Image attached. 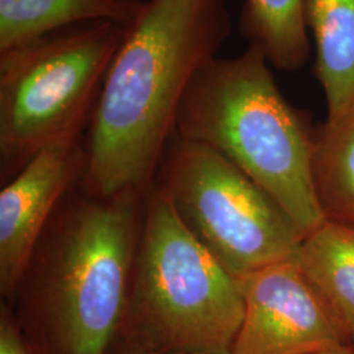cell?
<instances>
[{"mask_svg": "<svg viewBox=\"0 0 354 354\" xmlns=\"http://www.w3.org/2000/svg\"><path fill=\"white\" fill-rule=\"evenodd\" d=\"M230 33L227 0H146L91 115L82 189L100 197L147 192L190 82Z\"/></svg>", "mask_w": 354, "mask_h": 354, "instance_id": "1", "label": "cell"}, {"mask_svg": "<svg viewBox=\"0 0 354 354\" xmlns=\"http://www.w3.org/2000/svg\"><path fill=\"white\" fill-rule=\"evenodd\" d=\"M143 200L138 192L100 197L82 188L66 196L7 304L30 353H112Z\"/></svg>", "mask_w": 354, "mask_h": 354, "instance_id": "2", "label": "cell"}, {"mask_svg": "<svg viewBox=\"0 0 354 354\" xmlns=\"http://www.w3.org/2000/svg\"><path fill=\"white\" fill-rule=\"evenodd\" d=\"M269 66L251 46L238 57L207 62L184 95L176 133L236 165L304 238L326 222L313 180L315 127L283 97Z\"/></svg>", "mask_w": 354, "mask_h": 354, "instance_id": "3", "label": "cell"}, {"mask_svg": "<svg viewBox=\"0 0 354 354\" xmlns=\"http://www.w3.org/2000/svg\"><path fill=\"white\" fill-rule=\"evenodd\" d=\"M243 317L235 277L152 184L145 193L118 339L163 353L231 354Z\"/></svg>", "mask_w": 354, "mask_h": 354, "instance_id": "4", "label": "cell"}, {"mask_svg": "<svg viewBox=\"0 0 354 354\" xmlns=\"http://www.w3.org/2000/svg\"><path fill=\"white\" fill-rule=\"evenodd\" d=\"M130 26L79 23L0 51V177L11 180L42 149L79 136Z\"/></svg>", "mask_w": 354, "mask_h": 354, "instance_id": "5", "label": "cell"}, {"mask_svg": "<svg viewBox=\"0 0 354 354\" xmlns=\"http://www.w3.org/2000/svg\"><path fill=\"white\" fill-rule=\"evenodd\" d=\"M158 187L231 276L294 259L304 235L268 193L209 146L172 136Z\"/></svg>", "mask_w": 354, "mask_h": 354, "instance_id": "6", "label": "cell"}, {"mask_svg": "<svg viewBox=\"0 0 354 354\" xmlns=\"http://www.w3.org/2000/svg\"><path fill=\"white\" fill-rule=\"evenodd\" d=\"M235 279L244 317L231 354H315L352 345L294 259Z\"/></svg>", "mask_w": 354, "mask_h": 354, "instance_id": "7", "label": "cell"}, {"mask_svg": "<svg viewBox=\"0 0 354 354\" xmlns=\"http://www.w3.org/2000/svg\"><path fill=\"white\" fill-rule=\"evenodd\" d=\"M87 165L86 133L42 149L0 192V294L12 302L51 218Z\"/></svg>", "mask_w": 354, "mask_h": 354, "instance_id": "8", "label": "cell"}, {"mask_svg": "<svg viewBox=\"0 0 354 354\" xmlns=\"http://www.w3.org/2000/svg\"><path fill=\"white\" fill-rule=\"evenodd\" d=\"M306 24L315 41V76L328 118L354 109V0H304Z\"/></svg>", "mask_w": 354, "mask_h": 354, "instance_id": "9", "label": "cell"}, {"mask_svg": "<svg viewBox=\"0 0 354 354\" xmlns=\"http://www.w3.org/2000/svg\"><path fill=\"white\" fill-rule=\"evenodd\" d=\"M295 263L354 344V228L326 221L304 236Z\"/></svg>", "mask_w": 354, "mask_h": 354, "instance_id": "10", "label": "cell"}, {"mask_svg": "<svg viewBox=\"0 0 354 354\" xmlns=\"http://www.w3.org/2000/svg\"><path fill=\"white\" fill-rule=\"evenodd\" d=\"M146 0H0V51L55 29L109 20L131 26Z\"/></svg>", "mask_w": 354, "mask_h": 354, "instance_id": "11", "label": "cell"}, {"mask_svg": "<svg viewBox=\"0 0 354 354\" xmlns=\"http://www.w3.org/2000/svg\"><path fill=\"white\" fill-rule=\"evenodd\" d=\"M313 180L326 221L354 228V109L315 127Z\"/></svg>", "mask_w": 354, "mask_h": 354, "instance_id": "12", "label": "cell"}, {"mask_svg": "<svg viewBox=\"0 0 354 354\" xmlns=\"http://www.w3.org/2000/svg\"><path fill=\"white\" fill-rule=\"evenodd\" d=\"M239 26L248 46L277 70L297 73L310 58L304 0H245Z\"/></svg>", "mask_w": 354, "mask_h": 354, "instance_id": "13", "label": "cell"}, {"mask_svg": "<svg viewBox=\"0 0 354 354\" xmlns=\"http://www.w3.org/2000/svg\"><path fill=\"white\" fill-rule=\"evenodd\" d=\"M0 354H32L11 307L4 302L0 307Z\"/></svg>", "mask_w": 354, "mask_h": 354, "instance_id": "14", "label": "cell"}, {"mask_svg": "<svg viewBox=\"0 0 354 354\" xmlns=\"http://www.w3.org/2000/svg\"><path fill=\"white\" fill-rule=\"evenodd\" d=\"M111 354H177V353H163V352H156V351H150L140 348L138 345H134L131 342H124V340H117L114 345L113 351Z\"/></svg>", "mask_w": 354, "mask_h": 354, "instance_id": "15", "label": "cell"}, {"mask_svg": "<svg viewBox=\"0 0 354 354\" xmlns=\"http://www.w3.org/2000/svg\"><path fill=\"white\" fill-rule=\"evenodd\" d=\"M315 354H354L353 345H339Z\"/></svg>", "mask_w": 354, "mask_h": 354, "instance_id": "16", "label": "cell"}, {"mask_svg": "<svg viewBox=\"0 0 354 354\" xmlns=\"http://www.w3.org/2000/svg\"><path fill=\"white\" fill-rule=\"evenodd\" d=\"M353 349H354V344H353Z\"/></svg>", "mask_w": 354, "mask_h": 354, "instance_id": "17", "label": "cell"}]
</instances>
